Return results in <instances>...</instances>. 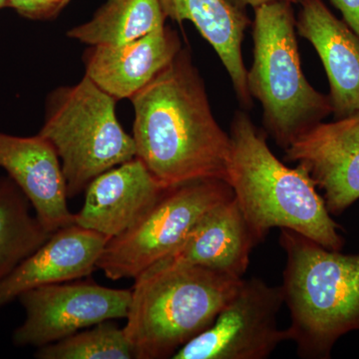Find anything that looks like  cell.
<instances>
[{"label": "cell", "instance_id": "cell-7", "mask_svg": "<svg viewBox=\"0 0 359 359\" xmlns=\"http://www.w3.org/2000/svg\"><path fill=\"white\" fill-rule=\"evenodd\" d=\"M233 198L231 186L221 179L168 189L145 218L108 241L97 268L109 280L136 278L176 250L208 212Z\"/></svg>", "mask_w": 359, "mask_h": 359}, {"label": "cell", "instance_id": "cell-17", "mask_svg": "<svg viewBox=\"0 0 359 359\" xmlns=\"http://www.w3.org/2000/svg\"><path fill=\"white\" fill-rule=\"evenodd\" d=\"M160 4L166 18L179 23L191 21L196 26L228 71L240 102L252 107L242 54L245 32L250 25L245 9L230 0H160Z\"/></svg>", "mask_w": 359, "mask_h": 359}, {"label": "cell", "instance_id": "cell-22", "mask_svg": "<svg viewBox=\"0 0 359 359\" xmlns=\"http://www.w3.org/2000/svg\"><path fill=\"white\" fill-rule=\"evenodd\" d=\"M341 13L344 22L359 36V0H330Z\"/></svg>", "mask_w": 359, "mask_h": 359}, {"label": "cell", "instance_id": "cell-4", "mask_svg": "<svg viewBox=\"0 0 359 359\" xmlns=\"http://www.w3.org/2000/svg\"><path fill=\"white\" fill-rule=\"evenodd\" d=\"M134 280L123 330L135 359H165L211 327L244 278L159 261Z\"/></svg>", "mask_w": 359, "mask_h": 359}, {"label": "cell", "instance_id": "cell-3", "mask_svg": "<svg viewBox=\"0 0 359 359\" xmlns=\"http://www.w3.org/2000/svg\"><path fill=\"white\" fill-rule=\"evenodd\" d=\"M280 245L287 340L302 358H330L342 337L359 332V252L328 250L289 229H280Z\"/></svg>", "mask_w": 359, "mask_h": 359}, {"label": "cell", "instance_id": "cell-24", "mask_svg": "<svg viewBox=\"0 0 359 359\" xmlns=\"http://www.w3.org/2000/svg\"><path fill=\"white\" fill-rule=\"evenodd\" d=\"M6 1L7 0H0V11L4 7H6Z\"/></svg>", "mask_w": 359, "mask_h": 359}, {"label": "cell", "instance_id": "cell-20", "mask_svg": "<svg viewBox=\"0 0 359 359\" xmlns=\"http://www.w3.org/2000/svg\"><path fill=\"white\" fill-rule=\"evenodd\" d=\"M34 356L39 359H135L124 330L112 320L39 347Z\"/></svg>", "mask_w": 359, "mask_h": 359}, {"label": "cell", "instance_id": "cell-9", "mask_svg": "<svg viewBox=\"0 0 359 359\" xmlns=\"http://www.w3.org/2000/svg\"><path fill=\"white\" fill-rule=\"evenodd\" d=\"M131 290L102 287L92 280L52 283L18 297L25 320L13 332L18 347H41L106 320L126 318Z\"/></svg>", "mask_w": 359, "mask_h": 359}, {"label": "cell", "instance_id": "cell-14", "mask_svg": "<svg viewBox=\"0 0 359 359\" xmlns=\"http://www.w3.org/2000/svg\"><path fill=\"white\" fill-rule=\"evenodd\" d=\"M182 48L179 35L165 25L126 43L89 46L83 55L85 75L116 100L131 99Z\"/></svg>", "mask_w": 359, "mask_h": 359}, {"label": "cell", "instance_id": "cell-8", "mask_svg": "<svg viewBox=\"0 0 359 359\" xmlns=\"http://www.w3.org/2000/svg\"><path fill=\"white\" fill-rule=\"evenodd\" d=\"M285 304L282 287L262 278L243 280L214 323L174 354L173 359H266L287 340L278 325Z\"/></svg>", "mask_w": 359, "mask_h": 359}, {"label": "cell", "instance_id": "cell-6", "mask_svg": "<svg viewBox=\"0 0 359 359\" xmlns=\"http://www.w3.org/2000/svg\"><path fill=\"white\" fill-rule=\"evenodd\" d=\"M116 102L86 75L47 96L39 134L57 153L68 198L84 192L104 172L136 157L133 136L120 124Z\"/></svg>", "mask_w": 359, "mask_h": 359}, {"label": "cell", "instance_id": "cell-13", "mask_svg": "<svg viewBox=\"0 0 359 359\" xmlns=\"http://www.w3.org/2000/svg\"><path fill=\"white\" fill-rule=\"evenodd\" d=\"M110 238L77 224L51 233L39 250L0 283V308L26 290L91 276Z\"/></svg>", "mask_w": 359, "mask_h": 359}, {"label": "cell", "instance_id": "cell-15", "mask_svg": "<svg viewBox=\"0 0 359 359\" xmlns=\"http://www.w3.org/2000/svg\"><path fill=\"white\" fill-rule=\"evenodd\" d=\"M297 29L320 56L335 119L359 112V36L323 0H302Z\"/></svg>", "mask_w": 359, "mask_h": 359}, {"label": "cell", "instance_id": "cell-11", "mask_svg": "<svg viewBox=\"0 0 359 359\" xmlns=\"http://www.w3.org/2000/svg\"><path fill=\"white\" fill-rule=\"evenodd\" d=\"M167 190L135 157L89 184L75 224L108 238L118 237L145 218Z\"/></svg>", "mask_w": 359, "mask_h": 359}, {"label": "cell", "instance_id": "cell-18", "mask_svg": "<svg viewBox=\"0 0 359 359\" xmlns=\"http://www.w3.org/2000/svg\"><path fill=\"white\" fill-rule=\"evenodd\" d=\"M165 20L160 0H106L91 20L66 35L89 46L123 44L161 29Z\"/></svg>", "mask_w": 359, "mask_h": 359}, {"label": "cell", "instance_id": "cell-1", "mask_svg": "<svg viewBox=\"0 0 359 359\" xmlns=\"http://www.w3.org/2000/svg\"><path fill=\"white\" fill-rule=\"evenodd\" d=\"M136 157L165 188L205 179L226 182L230 134L212 115L191 52L174 60L130 99Z\"/></svg>", "mask_w": 359, "mask_h": 359}, {"label": "cell", "instance_id": "cell-5", "mask_svg": "<svg viewBox=\"0 0 359 359\" xmlns=\"http://www.w3.org/2000/svg\"><path fill=\"white\" fill-rule=\"evenodd\" d=\"M295 28L289 2L255 8L254 61L248 70V89L261 103L266 132L283 150L332 114L330 97L304 76Z\"/></svg>", "mask_w": 359, "mask_h": 359}, {"label": "cell", "instance_id": "cell-19", "mask_svg": "<svg viewBox=\"0 0 359 359\" xmlns=\"http://www.w3.org/2000/svg\"><path fill=\"white\" fill-rule=\"evenodd\" d=\"M30 208L13 180L0 177V283L51 236Z\"/></svg>", "mask_w": 359, "mask_h": 359}, {"label": "cell", "instance_id": "cell-21", "mask_svg": "<svg viewBox=\"0 0 359 359\" xmlns=\"http://www.w3.org/2000/svg\"><path fill=\"white\" fill-rule=\"evenodd\" d=\"M71 0H7L6 7L26 20L46 21L57 18Z\"/></svg>", "mask_w": 359, "mask_h": 359}, {"label": "cell", "instance_id": "cell-12", "mask_svg": "<svg viewBox=\"0 0 359 359\" xmlns=\"http://www.w3.org/2000/svg\"><path fill=\"white\" fill-rule=\"evenodd\" d=\"M0 168L25 194L47 231L54 233L75 223L60 159L50 142L39 134L20 137L0 132Z\"/></svg>", "mask_w": 359, "mask_h": 359}, {"label": "cell", "instance_id": "cell-2", "mask_svg": "<svg viewBox=\"0 0 359 359\" xmlns=\"http://www.w3.org/2000/svg\"><path fill=\"white\" fill-rule=\"evenodd\" d=\"M230 138L226 182L257 244L273 229H289L328 250H341V226L308 172L280 162L245 113L233 116Z\"/></svg>", "mask_w": 359, "mask_h": 359}, {"label": "cell", "instance_id": "cell-16", "mask_svg": "<svg viewBox=\"0 0 359 359\" xmlns=\"http://www.w3.org/2000/svg\"><path fill=\"white\" fill-rule=\"evenodd\" d=\"M257 245L233 198L208 212L184 242L160 261L202 266L243 278L249 268L252 250Z\"/></svg>", "mask_w": 359, "mask_h": 359}, {"label": "cell", "instance_id": "cell-10", "mask_svg": "<svg viewBox=\"0 0 359 359\" xmlns=\"http://www.w3.org/2000/svg\"><path fill=\"white\" fill-rule=\"evenodd\" d=\"M285 160L304 168L323 192L330 214L359 200V112L320 122L285 149Z\"/></svg>", "mask_w": 359, "mask_h": 359}, {"label": "cell", "instance_id": "cell-23", "mask_svg": "<svg viewBox=\"0 0 359 359\" xmlns=\"http://www.w3.org/2000/svg\"><path fill=\"white\" fill-rule=\"evenodd\" d=\"M230 1L242 9H245L248 6L252 7L255 9L257 6H263V4H269V2L285 1L289 2V4H301L302 0H230Z\"/></svg>", "mask_w": 359, "mask_h": 359}]
</instances>
